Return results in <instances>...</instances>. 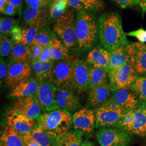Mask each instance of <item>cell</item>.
Listing matches in <instances>:
<instances>
[{
	"label": "cell",
	"mask_w": 146,
	"mask_h": 146,
	"mask_svg": "<svg viewBox=\"0 0 146 146\" xmlns=\"http://www.w3.org/2000/svg\"><path fill=\"white\" fill-rule=\"evenodd\" d=\"M109 101L119 106L123 111L136 109L141 104L130 89H120L112 91Z\"/></svg>",
	"instance_id": "cell-17"
},
{
	"label": "cell",
	"mask_w": 146,
	"mask_h": 146,
	"mask_svg": "<svg viewBox=\"0 0 146 146\" xmlns=\"http://www.w3.org/2000/svg\"><path fill=\"white\" fill-rule=\"evenodd\" d=\"M23 17L25 23L29 27L41 29L46 26L50 14L47 10L37 9L28 7L24 11Z\"/></svg>",
	"instance_id": "cell-19"
},
{
	"label": "cell",
	"mask_w": 146,
	"mask_h": 146,
	"mask_svg": "<svg viewBox=\"0 0 146 146\" xmlns=\"http://www.w3.org/2000/svg\"><path fill=\"white\" fill-rule=\"evenodd\" d=\"M127 63L137 76H146V44L129 43L125 47Z\"/></svg>",
	"instance_id": "cell-8"
},
{
	"label": "cell",
	"mask_w": 146,
	"mask_h": 146,
	"mask_svg": "<svg viewBox=\"0 0 146 146\" xmlns=\"http://www.w3.org/2000/svg\"><path fill=\"white\" fill-rule=\"evenodd\" d=\"M31 73L29 61L11 63L8 74L5 80V84L9 88L13 89L28 80Z\"/></svg>",
	"instance_id": "cell-14"
},
{
	"label": "cell",
	"mask_w": 146,
	"mask_h": 146,
	"mask_svg": "<svg viewBox=\"0 0 146 146\" xmlns=\"http://www.w3.org/2000/svg\"><path fill=\"white\" fill-rule=\"evenodd\" d=\"M11 63L25 62L31 60L28 46L21 43L14 44L9 56Z\"/></svg>",
	"instance_id": "cell-30"
},
{
	"label": "cell",
	"mask_w": 146,
	"mask_h": 146,
	"mask_svg": "<svg viewBox=\"0 0 146 146\" xmlns=\"http://www.w3.org/2000/svg\"><path fill=\"white\" fill-rule=\"evenodd\" d=\"M143 110H144V112H145V114L146 115V104H143Z\"/></svg>",
	"instance_id": "cell-51"
},
{
	"label": "cell",
	"mask_w": 146,
	"mask_h": 146,
	"mask_svg": "<svg viewBox=\"0 0 146 146\" xmlns=\"http://www.w3.org/2000/svg\"><path fill=\"white\" fill-rule=\"evenodd\" d=\"M131 134L119 128H102L96 133V137L101 146H128Z\"/></svg>",
	"instance_id": "cell-9"
},
{
	"label": "cell",
	"mask_w": 146,
	"mask_h": 146,
	"mask_svg": "<svg viewBox=\"0 0 146 146\" xmlns=\"http://www.w3.org/2000/svg\"><path fill=\"white\" fill-rule=\"evenodd\" d=\"M73 63L66 59L54 61L48 81L57 89H72L75 90Z\"/></svg>",
	"instance_id": "cell-6"
},
{
	"label": "cell",
	"mask_w": 146,
	"mask_h": 146,
	"mask_svg": "<svg viewBox=\"0 0 146 146\" xmlns=\"http://www.w3.org/2000/svg\"><path fill=\"white\" fill-rule=\"evenodd\" d=\"M8 1L14 6H15L16 8L17 9L19 14H20V15H21L22 7V0H8Z\"/></svg>",
	"instance_id": "cell-47"
},
{
	"label": "cell",
	"mask_w": 146,
	"mask_h": 146,
	"mask_svg": "<svg viewBox=\"0 0 146 146\" xmlns=\"http://www.w3.org/2000/svg\"><path fill=\"white\" fill-rule=\"evenodd\" d=\"M36 120L43 130L56 141L68 132L72 125V115L61 110L43 113Z\"/></svg>",
	"instance_id": "cell-2"
},
{
	"label": "cell",
	"mask_w": 146,
	"mask_h": 146,
	"mask_svg": "<svg viewBox=\"0 0 146 146\" xmlns=\"http://www.w3.org/2000/svg\"><path fill=\"white\" fill-rule=\"evenodd\" d=\"M89 89L95 87L108 84V76L107 71L101 68L89 65Z\"/></svg>",
	"instance_id": "cell-28"
},
{
	"label": "cell",
	"mask_w": 146,
	"mask_h": 146,
	"mask_svg": "<svg viewBox=\"0 0 146 146\" xmlns=\"http://www.w3.org/2000/svg\"><path fill=\"white\" fill-rule=\"evenodd\" d=\"M16 21L9 17H1L0 20L1 35L7 36L11 34L13 28L16 26Z\"/></svg>",
	"instance_id": "cell-34"
},
{
	"label": "cell",
	"mask_w": 146,
	"mask_h": 146,
	"mask_svg": "<svg viewBox=\"0 0 146 146\" xmlns=\"http://www.w3.org/2000/svg\"><path fill=\"white\" fill-rule=\"evenodd\" d=\"M81 146H95L94 143L91 141H84L81 145Z\"/></svg>",
	"instance_id": "cell-50"
},
{
	"label": "cell",
	"mask_w": 146,
	"mask_h": 146,
	"mask_svg": "<svg viewBox=\"0 0 146 146\" xmlns=\"http://www.w3.org/2000/svg\"><path fill=\"white\" fill-rule=\"evenodd\" d=\"M94 110L96 128H118L123 110L119 106L108 101Z\"/></svg>",
	"instance_id": "cell-7"
},
{
	"label": "cell",
	"mask_w": 146,
	"mask_h": 146,
	"mask_svg": "<svg viewBox=\"0 0 146 146\" xmlns=\"http://www.w3.org/2000/svg\"><path fill=\"white\" fill-rule=\"evenodd\" d=\"M14 43L11 40H10L5 36L1 35L0 52L1 58L10 56L13 48L14 45Z\"/></svg>",
	"instance_id": "cell-37"
},
{
	"label": "cell",
	"mask_w": 146,
	"mask_h": 146,
	"mask_svg": "<svg viewBox=\"0 0 146 146\" xmlns=\"http://www.w3.org/2000/svg\"><path fill=\"white\" fill-rule=\"evenodd\" d=\"M109 52H110L109 70L120 68L122 66L127 63L125 46H120L119 48Z\"/></svg>",
	"instance_id": "cell-31"
},
{
	"label": "cell",
	"mask_w": 146,
	"mask_h": 146,
	"mask_svg": "<svg viewBox=\"0 0 146 146\" xmlns=\"http://www.w3.org/2000/svg\"><path fill=\"white\" fill-rule=\"evenodd\" d=\"M98 33L100 41L108 51L120 46H126L129 41L123 31L120 16L116 13L105 14L100 17Z\"/></svg>",
	"instance_id": "cell-1"
},
{
	"label": "cell",
	"mask_w": 146,
	"mask_h": 146,
	"mask_svg": "<svg viewBox=\"0 0 146 146\" xmlns=\"http://www.w3.org/2000/svg\"><path fill=\"white\" fill-rule=\"evenodd\" d=\"M68 6L69 4L67 0L52 3L49 10L50 17L52 19H58L67 11Z\"/></svg>",
	"instance_id": "cell-33"
},
{
	"label": "cell",
	"mask_w": 146,
	"mask_h": 146,
	"mask_svg": "<svg viewBox=\"0 0 146 146\" xmlns=\"http://www.w3.org/2000/svg\"><path fill=\"white\" fill-rule=\"evenodd\" d=\"M44 29V28L39 29L31 44H38L43 47H47L49 46L51 38L49 36L48 32Z\"/></svg>",
	"instance_id": "cell-36"
},
{
	"label": "cell",
	"mask_w": 146,
	"mask_h": 146,
	"mask_svg": "<svg viewBox=\"0 0 146 146\" xmlns=\"http://www.w3.org/2000/svg\"><path fill=\"white\" fill-rule=\"evenodd\" d=\"M72 125L75 130L90 136L96 128L94 110L84 108L74 113L72 115Z\"/></svg>",
	"instance_id": "cell-12"
},
{
	"label": "cell",
	"mask_w": 146,
	"mask_h": 146,
	"mask_svg": "<svg viewBox=\"0 0 146 146\" xmlns=\"http://www.w3.org/2000/svg\"><path fill=\"white\" fill-rule=\"evenodd\" d=\"M84 134L79 131H69L55 142L53 146H81Z\"/></svg>",
	"instance_id": "cell-27"
},
{
	"label": "cell",
	"mask_w": 146,
	"mask_h": 146,
	"mask_svg": "<svg viewBox=\"0 0 146 146\" xmlns=\"http://www.w3.org/2000/svg\"><path fill=\"white\" fill-rule=\"evenodd\" d=\"M54 61L50 62H42L37 60H31L30 65L31 72L35 79L39 82L48 79L52 72Z\"/></svg>",
	"instance_id": "cell-24"
},
{
	"label": "cell",
	"mask_w": 146,
	"mask_h": 146,
	"mask_svg": "<svg viewBox=\"0 0 146 146\" xmlns=\"http://www.w3.org/2000/svg\"><path fill=\"white\" fill-rule=\"evenodd\" d=\"M5 121L7 125L13 128L21 135L31 132L37 124L36 120L29 118L13 109L6 111Z\"/></svg>",
	"instance_id": "cell-13"
},
{
	"label": "cell",
	"mask_w": 146,
	"mask_h": 146,
	"mask_svg": "<svg viewBox=\"0 0 146 146\" xmlns=\"http://www.w3.org/2000/svg\"><path fill=\"white\" fill-rule=\"evenodd\" d=\"M22 29L20 27L16 26L11 31V38L14 44L19 43L21 41L22 37Z\"/></svg>",
	"instance_id": "cell-42"
},
{
	"label": "cell",
	"mask_w": 146,
	"mask_h": 146,
	"mask_svg": "<svg viewBox=\"0 0 146 146\" xmlns=\"http://www.w3.org/2000/svg\"><path fill=\"white\" fill-rule=\"evenodd\" d=\"M72 89H58L56 102L58 110L68 111L69 113L78 111L81 105L78 96Z\"/></svg>",
	"instance_id": "cell-18"
},
{
	"label": "cell",
	"mask_w": 146,
	"mask_h": 146,
	"mask_svg": "<svg viewBox=\"0 0 146 146\" xmlns=\"http://www.w3.org/2000/svg\"><path fill=\"white\" fill-rule=\"evenodd\" d=\"M39 81L35 78H28L12 89L9 96L13 99H18L27 96H35L38 87Z\"/></svg>",
	"instance_id": "cell-22"
},
{
	"label": "cell",
	"mask_w": 146,
	"mask_h": 146,
	"mask_svg": "<svg viewBox=\"0 0 146 146\" xmlns=\"http://www.w3.org/2000/svg\"><path fill=\"white\" fill-rule=\"evenodd\" d=\"M52 60L54 61L66 59L68 57V48L55 37L51 38L49 46Z\"/></svg>",
	"instance_id": "cell-26"
},
{
	"label": "cell",
	"mask_w": 146,
	"mask_h": 146,
	"mask_svg": "<svg viewBox=\"0 0 146 146\" xmlns=\"http://www.w3.org/2000/svg\"><path fill=\"white\" fill-rule=\"evenodd\" d=\"M75 25L74 11L70 9H68L55 22L54 31L68 49H73L77 46Z\"/></svg>",
	"instance_id": "cell-4"
},
{
	"label": "cell",
	"mask_w": 146,
	"mask_h": 146,
	"mask_svg": "<svg viewBox=\"0 0 146 146\" xmlns=\"http://www.w3.org/2000/svg\"><path fill=\"white\" fill-rule=\"evenodd\" d=\"M73 82L75 90L78 94H83L89 89V69L86 61H74Z\"/></svg>",
	"instance_id": "cell-16"
},
{
	"label": "cell",
	"mask_w": 146,
	"mask_h": 146,
	"mask_svg": "<svg viewBox=\"0 0 146 146\" xmlns=\"http://www.w3.org/2000/svg\"><path fill=\"white\" fill-rule=\"evenodd\" d=\"M127 35L130 36L135 37L142 43H144L146 42V30L142 28L135 31L128 33Z\"/></svg>",
	"instance_id": "cell-41"
},
{
	"label": "cell",
	"mask_w": 146,
	"mask_h": 146,
	"mask_svg": "<svg viewBox=\"0 0 146 146\" xmlns=\"http://www.w3.org/2000/svg\"><path fill=\"white\" fill-rule=\"evenodd\" d=\"M9 68V64H8L5 60L1 58L0 62V80L1 84L5 83L6 78H7Z\"/></svg>",
	"instance_id": "cell-39"
},
{
	"label": "cell",
	"mask_w": 146,
	"mask_h": 146,
	"mask_svg": "<svg viewBox=\"0 0 146 146\" xmlns=\"http://www.w3.org/2000/svg\"><path fill=\"white\" fill-rule=\"evenodd\" d=\"M65 1V0H52V3H54V2H61V1Z\"/></svg>",
	"instance_id": "cell-52"
},
{
	"label": "cell",
	"mask_w": 146,
	"mask_h": 146,
	"mask_svg": "<svg viewBox=\"0 0 146 146\" xmlns=\"http://www.w3.org/2000/svg\"><path fill=\"white\" fill-rule=\"evenodd\" d=\"M57 89L49 81L39 82L35 96L41 105L43 113L58 110L56 102Z\"/></svg>",
	"instance_id": "cell-11"
},
{
	"label": "cell",
	"mask_w": 146,
	"mask_h": 146,
	"mask_svg": "<svg viewBox=\"0 0 146 146\" xmlns=\"http://www.w3.org/2000/svg\"><path fill=\"white\" fill-rule=\"evenodd\" d=\"M22 136L24 140L25 146H41L31 138L29 133H27Z\"/></svg>",
	"instance_id": "cell-46"
},
{
	"label": "cell",
	"mask_w": 146,
	"mask_h": 146,
	"mask_svg": "<svg viewBox=\"0 0 146 146\" xmlns=\"http://www.w3.org/2000/svg\"><path fill=\"white\" fill-rule=\"evenodd\" d=\"M28 133L31 138L41 146H53L56 141L37 123L34 129Z\"/></svg>",
	"instance_id": "cell-29"
},
{
	"label": "cell",
	"mask_w": 146,
	"mask_h": 146,
	"mask_svg": "<svg viewBox=\"0 0 146 146\" xmlns=\"http://www.w3.org/2000/svg\"><path fill=\"white\" fill-rule=\"evenodd\" d=\"M111 94L112 90L108 83L90 89L88 104L90 108L95 110L107 102L110 99Z\"/></svg>",
	"instance_id": "cell-20"
},
{
	"label": "cell",
	"mask_w": 146,
	"mask_h": 146,
	"mask_svg": "<svg viewBox=\"0 0 146 146\" xmlns=\"http://www.w3.org/2000/svg\"><path fill=\"white\" fill-rule=\"evenodd\" d=\"M28 7L37 9H44L49 5L48 0H25Z\"/></svg>",
	"instance_id": "cell-38"
},
{
	"label": "cell",
	"mask_w": 146,
	"mask_h": 146,
	"mask_svg": "<svg viewBox=\"0 0 146 146\" xmlns=\"http://www.w3.org/2000/svg\"><path fill=\"white\" fill-rule=\"evenodd\" d=\"M1 13L6 15L14 16L18 13V11L15 6H14L9 2L8 5H6L4 9Z\"/></svg>",
	"instance_id": "cell-44"
},
{
	"label": "cell",
	"mask_w": 146,
	"mask_h": 146,
	"mask_svg": "<svg viewBox=\"0 0 146 146\" xmlns=\"http://www.w3.org/2000/svg\"><path fill=\"white\" fill-rule=\"evenodd\" d=\"M137 5L141 7L143 14L146 12V0H137Z\"/></svg>",
	"instance_id": "cell-48"
},
{
	"label": "cell",
	"mask_w": 146,
	"mask_h": 146,
	"mask_svg": "<svg viewBox=\"0 0 146 146\" xmlns=\"http://www.w3.org/2000/svg\"><path fill=\"white\" fill-rule=\"evenodd\" d=\"M86 62L90 66L103 69L108 72L110 68V52L102 48H95L89 52Z\"/></svg>",
	"instance_id": "cell-21"
},
{
	"label": "cell",
	"mask_w": 146,
	"mask_h": 146,
	"mask_svg": "<svg viewBox=\"0 0 146 146\" xmlns=\"http://www.w3.org/2000/svg\"><path fill=\"white\" fill-rule=\"evenodd\" d=\"M9 3L8 0H0V11L1 12L4 9V8L6 7Z\"/></svg>",
	"instance_id": "cell-49"
},
{
	"label": "cell",
	"mask_w": 146,
	"mask_h": 146,
	"mask_svg": "<svg viewBox=\"0 0 146 146\" xmlns=\"http://www.w3.org/2000/svg\"><path fill=\"white\" fill-rule=\"evenodd\" d=\"M116 3L120 5L122 8L132 7L137 5V0H113Z\"/></svg>",
	"instance_id": "cell-45"
},
{
	"label": "cell",
	"mask_w": 146,
	"mask_h": 146,
	"mask_svg": "<svg viewBox=\"0 0 146 146\" xmlns=\"http://www.w3.org/2000/svg\"><path fill=\"white\" fill-rule=\"evenodd\" d=\"M69 6L78 11H99L104 8L101 0H67Z\"/></svg>",
	"instance_id": "cell-25"
},
{
	"label": "cell",
	"mask_w": 146,
	"mask_h": 146,
	"mask_svg": "<svg viewBox=\"0 0 146 146\" xmlns=\"http://www.w3.org/2000/svg\"><path fill=\"white\" fill-rule=\"evenodd\" d=\"M40 29L35 27H29L22 29V37L19 43L29 46L33 42Z\"/></svg>",
	"instance_id": "cell-35"
},
{
	"label": "cell",
	"mask_w": 146,
	"mask_h": 146,
	"mask_svg": "<svg viewBox=\"0 0 146 146\" xmlns=\"http://www.w3.org/2000/svg\"><path fill=\"white\" fill-rule=\"evenodd\" d=\"M75 29L77 47L79 50L88 49L94 44L99 28L94 16L89 11H78Z\"/></svg>",
	"instance_id": "cell-3"
},
{
	"label": "cell",
	"mask_w": 146,
	"mask_h": 146,
	"mask_svg": "<svg viewBox=\"0 0 146 146\" xmlns=\"http://www.w3.org/2000/svg\"><path fill=\"white\" fill-rule=\"evenodd\" d=\"M143 103L135 110L123 111L118 128L128 131L130 134L141 137H146V117Z\"/></svg>",
	"instance_id": "cell-5"
},
{
	"label": "cell",
	"mask_w": 146,
	"mask_h": 146,
	"mask_svg": "<svg viewBox=\"0 0 146 146\" xmlns=\"http://www.w3.org/2000/svg\"><path fill=\"white\" fill-rule=\"evenodd\" d=\"M37 60H38L42 62H46L52 61L50 56V49H49V46L44 47L43 48L41 55L37 59Z\"/></svg>",
	"instance_id": "cell-43"
},
{
	"label": "cell",
	"mask_w": 146,
	"mask_h": 146,
	"mask_svg": "<svg viewBox=\"0 0 146 146\" xmlns=\"http://www.w3.org/2000/svg\"><path fill=\"white\" fill-rule=\"evenodd\" d=\"M130 89L140 102L146 104V76H137Z\"/></svg>",
	"instance_id": "cell-32"
},
{
	"label": "cell",
	"mask_w": 146,
	"mask_h": 146,
	"mask_svg": "<svg viewBox=\"0 0 146 146\" xmlns=\"http://www.w3.org/2000/svg\"><path fill=\"white\" fill-rule=\"evenodd\" d=\"M107 73L112 91L120 89H129L137 76L128 63L120 68L110 70Z\"/></svg>",
	"instance_id": "cell-10"
},
{
	"label": "cell",
	"mask_w": 146,
	"mask_h": 146,
	"mask_svg": "<svg viewBox=\"0 0 146 146\" xmlns=\"http://www.w3.org/2000/svg\"><path fill=\"white\" fill-rule=\"evenodd\" d=\"M12 109L34 120H37L42 115V108L35 96L16 99Z\"/></svg>",
	"instance_id": "cell-15"
},
{
	"label": "cell",
	"mask_w": 146,
	"mask_h": 146,
	"mask_svg": "<svg viewBox=\"0 0 146 146\" xmlns=\"http://www.w3.org/2000/svg\"><path fill=\"white\" fill-rule=\"evenodd\" d=\"M0 146H25L22 135L8 125L1 131Z\"/></svg>",
	"instance_id": "cell-23"
},
{
	"label": "cell",
	"mask_w": 146,
	"mask_h": 146,
	"mask_svg": "<svg viewBox=\"0 0 146 146\" xmlns=\"http://www.w3.org/2000/svg\"><path fill=\"white\" fill-rule=\"evenodd\" d=\"M44 47H43L38 44H31L29 46L31 60H37L41 55Z\"/></svg>",
	"instance_id": "cell-40"
}]
</instances>
